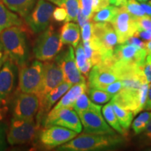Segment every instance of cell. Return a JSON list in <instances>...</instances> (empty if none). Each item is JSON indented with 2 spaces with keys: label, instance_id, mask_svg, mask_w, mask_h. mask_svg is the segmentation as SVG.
<instances>
[{
  "label": "cell",
  "instance_id": "6da1fadb",
  "mask_svg": "<svg viewBox=\"0 0 151 151\" xmlns=\"http://www.w3.org/2000/svg\"><path fill=\"white\" fill-rule=\"evenodd\" d=\"M124 136L118 134L84 133L77 135L65 144L59 146V150L91 151L112 149L124 143Z\"/></svg>",
  "mask_w": 151,
  "mask_h": 151
},
{
  "label": "cell",
  "instance_id": "7a4b0ae2",
  "mask_svg": "<svg viewBox=\"0 0 151 151\" xmlns=\"http://www.w3.org/2000/svg\"><path fill=\"white\" fill-rule=\"evenodd\" d=\"M0 42L9 59L19 66L25 64L27 48L22 26H12L4 29L0 33Z\"/></svg>",
  "mask_w": 151,
  "mask_h": 151
},
{
  "label": "cell",
  "instance_id": "3957f363",
  "mask_svg": "<svg viewBox=\"0 0 151 151\" xmlns=\"http://www.w3.org/2000/svg\"><path fill=\"white\" fill-rule=\"evenodd\" d=\"M60 34L49 26L39 36L34 48L35 58L42 62L52 60L60 53L63 46Z\"/></svg>",
  "mask_w": 151,
  "mask_h": 151
},
{
  "label": "cell",
  "instance_id": "277c9868",
  "mask_svg": "<svg viewBox=\"0 0 151 151\" xmlns=\"http://www.w3.org/2000/svg\"><path fill=\"white\" fill-rule=\"evenodd\" d=\"M148 83L139 88H122L115 94L112 101L121 108L131 111L134 116L144 109L148 92Z\"/></svg>",
  "mask_w": 151,
  "mask_h": 151
},
{
  "label": "cell",
  "instance_id": "5b68a950",
  "mask_svg": "<svg viewBox=\"0 0 151 151\" xmlns=\"http://www.w3.org/2000/svg\"><path fill=\"white\" fill-rule=\"evenodd\" d=\"M54 9L55 6L48 0H37L33 9L24 18L25 23L33 33L43 32L50 26Z\"/></svg>",
  "mask_w": 151,
  "mask_h": 151
},
{
  "label": "cell",
  "instance_id": "8992f818",
  "mask_svg": "<svg viewBox=\"0 0 151 151\" xmlns=\"http://www.w3.org/2000/svg\"><path fill=\"white\" fill-rule=\"evenodd\" d=\"M43 79V64L38 60L31 65L20 66L18 88L22 92L38 94L40 91Z\"/></svg>",
  "mask_w": 151,
  "mask_h": 151
},
{
  "label": "cell",
  "instance_id": "52a82bcc",
  "mask_svg": "<svg viewBox=\"0 0 151 151\" xmlns=\"http://www.w3.org/2000/svg\"><path fill=\"white\" fill-rule=\"evenodd\" d=\"M55 60L61 67L64 75V81L72 86L87 82L86 77L83 76L77 67L73 46H69L63 52H60Z\"/></svg>",
  "mask_w": 151,
  "mask_h": 151
},
{
  "label": "cell",
  "instance_id": "ba28073f",
  "mask_svg": "<svg viewBox=\"0 0 151 151\" xmlns=\"http://www.w3.org/2000/svg\"><path fill=\"white\" fill-rule=\"evenodd\" d=\"M37 129L35 121L30 122L14 118L7 134V141L11 145L29 143L35 139Z\"/></svg>",
  "mask_w": 151,
  "mask_h": 151
},
{
  "label": "cell",
  "instance_id": "9c48e42d",
  "mask_svg": "<svg viewBox=\"0 0 151 151\" xmlns=\"http://www.w3.org/2000/svg\"><path fill=\"white\" fill-rule=\"evenodd\" d=\"M58 125L68 128L77 133L82 131V123L76 111L72 109L64 108L59 110L50 111L45 120V127Z\"/></svg>",
  "mask_w": 151,
  "mask_h": 151
},
{
  "label": "cell",
  "instance_id": "30bf717a",
  "mask_svg": "<svg viewBox=\"0 0 151 151\" xmlns=\"http://www.w3.org/2000/svg\"><path fill=\"white\" fill-rule=\"evenodd\" d=\"M40 101L37 94L22 92L17 97L14 107V118L35 121V117L39 111Z\"/></svg>",
  "mask_w": 151,
  "mask_h": 151
},
{
  "label": "cell",
  "instance_id": "8fae6325",
  "mask_svg": "<svg viewBox=\"0 0 151 151\" xmlns=\"http://www.w3.org/2000/svg\"><path fill=\"white\" fill-rule=\"evenodd\" d=\"M111 24L116 31L120 44L125 43L137 31V18L128 12L126 6L118 7V13Z\"/></svg>",
  "mask_w": 151,
  "mask_h": 151
},
{
  "label": "cell",
  "instance_id": "7c38bea8",
  "mask_svg": "<svg viewBox=\"0 0 151 151\" xmlns=\"http://www.w3.org/2000/svg\"><path fill=\"white\" fill-rule=\"evenodd\" d=\"M62 82H64L63 72L55 60L44 62L43 64L42 85L40 91L37 94L39 101Z\"/></svg>",
  "mask_w": 151,
  "mask_h": 151
},
{
  "label": "cell",
  "instance_id": "4fadbf2b",
  "mask_svg": "<svg viewBox=\"0 0 151 151\" xmlns=\"http://www.w3.org/2000/svg\"><path fill=\"white\" fill-rule=\"evenodd\" d=\"M78 135V133L68 128L58 125L47 127L40 135L41 142L48 148L60 146Z\"/></svg>",
  "mask_w": 151,
  "mask_h": 151
},
{
  "label": "cell",
  "instance_id": "5bb4252c",
  "mask_svg": "<svg viewBox=\"0 0 151 151\" xmlns=\"http://www.w3.org/2000/svg\"><path fill=\"white\" fill-rule=\"evenodd\" d=\"M78 113L84 132L97 134H114L112 127L109 126L102 115L101 110H88L81 111Z\"/></svg>",
  "mask_w": 151,
  "mask_h": 151
},
{
  "label": "cell",
  "instance_id": "9a60e30c",
  "mask_svg": "<svg viewBox=\"0 0 151 151\" xmlns=\"http://www.w3.org/2000/svg\"><path fill=\"white\" fill-rule=\"evenodd\" d=\"M88 78V86L90 88L102 90L109 85L118 80L110 67L101 64L92 67Z\"/></svg>",
  "mask_w": 151,
  "mask_h": 151
},
{
  "label": "cell",
  "instance_id": "2e32d148",
  "mask_svg": "<svg viewBox=\"0 0 151 151\" xmlns=\"http://www.w3.org/2000/svg\"><path fill=\"white\" fill-rule=\"evenodd\" d=\"M4 62L0 70V104L6 102L14 89L15 83V67L14 62L8 60Z\"/></svg>",
  "mask_w": 151,
  "mask_h": 151
},
{
  "label": "cell",
  "instance_id": "e0dca14e",
  "mask_svg": "<svg viewBox=\"0 0 151 151\" xmlns=\"http://www.w3.org/2000/svg\"><path fill=\"white\" fill-rule=\"evenodd\" d=\"M88 87L87 82L80 83L72 86L68 91L64 94L60 101L52 109L51 111H55L64 108L73 109L76 100L80 97L82 94L88 92Z\"/></svg>",
  "mask_w": 151,
  "mask_h": 151
},
{
  "label": "cell",
  "instance_id": "ac0fdd59",
  "mask_svg": "<svg viewBox=\"0 0 151 151\" xmlns=\"http://www.w3.org/2000/svg\"><path fill=\"white\" fill-rule=\"evenodd\" d=\"M72 85L69 83L64 81L59 86L55 88L40 100V106L39 110L43 112H47L51 109L58 100H59L62 96L67 92L68 90L70 89Z\"/></svg>",
  "mask_w": 151,
  "mask_h": 151
},
{
  "label": "cell",
  "instance_id": "d6986e66",
  "mask_svg": "<svg viewBox=\"0 0 151 151\" xmlns=\"http://www.w3.org/2000/svg\"><path fill=\"white\" fill-rule=\"evenodd\" d=\"M60 35L64 45H69L76 48L81 39L80 26L75 22H66L61 28Z\"/></svg>",
  "mask_w": 151,
  "mask_h": 151
},
{
  "label": "cell",
  "instance_id": "ffe728a7",
  "mask_svg": "<svg viewBox=\"0 0 151 151\" xmlns=\"http://www.w3.org/2000/svg\"><path fill=\"white\" fill-rule=\"evenodd\" d=\"M22 20L0 0V33L4 29L12 26H22Z\"/></svg>",
  "mask_w": 151,
  "mask_h": 151
},
{
  "label": "cell",
  "instance_id": "44dd1931",
  "mask_svg": "<svg viewBox=\"0 0 151 151\" xmlns=\"http://www.w3.org/2000/svg\"><path fill=\"white\" fill-rule=\"evenodd\" d=\"M7 8L24 18L35 6L37 0H1Z\"/></svg>",
  "mask_w": 151,
  "mask_h": 151
},
{
  "label": "cell",
  "instance_id": "7402d4cb",
  "mask_svg": "<svg viewBox=\"0 0 151 151\" xmlns=\"http://www.w3.org/2000/svg\"><path fill=\"white\" fill-rule=\"evenodd\" d=\"M102 113L108 124L113 129L116 130L119 134H121L122 136H125L127 134V130L123 129V127L119 123L118 118H117L116 113H115L114 109H113L112 101H111L110 102L103 107Z\"/></svg>",
  "mask_w": 151,
  "mask_h": 151
},
{
  "label": "cell",
  "instance_id": "603a6c76",
  "mask_svg": "<svg viewBox=\"0 0 151 151\" xmlns=\"http://www.w3.org/2000/svg\"><path fill=\"white\" fill-rule=\"evenodd\" d=\"M58 6L65 9L67 18L65 22H77L79 10V0H48Z\"/></svg>",
  "mask_w": 151,
  "mask_h": 151
},
{
  "label": "cell",
  "instance_id": "cb8c5ba5",
  "mask_svg": "<svg viewBox=\"0 0 151 151\" xmlns=\"http://www.w3.org/2000/svg\"><path fill=\"white\" fill-rule=\"evenodd\" d=\"M118 11L116 6L108 5L95 12L92 18V21L95 22H111L114 20Z\"/></svg>",
  "mask_w": 151,
  "mask_h": 151
},
{
  "label": "cell",
  "instance_id": "d4e9b609",
  "mask_svg": "<svg viewBox=\"0 0 151 151\" xmlns=\"http://www.w3.org/2000/svg\"><path fill=\"white\" fill-rule=\"evenodd\" d=\"M111 101H112L113 109H114L117 118H118L119 123L125 130L129 129L130 124L133 120V113L131 111L120 107L116 103L113 102L112 99H111Z\"/></svg>",
  "mask_w": 151,
  "mask_h": 151
},
{
  "label": "cell",
  "instance_id": "484cf974",
  "mask_svg": "<svg viewBox=\"0 0 151 151\" xmlns=\"http://www.w3.org/2000/svg\"><path fill=\"white\" fill-rule=\"evenodd\" d=\"M73 109L76 111V113H78L81 111L88 110H101V106L92 102L86 92L81 94L80 97L76 100L73 104Z\"/></svg>",
  "mask_w": 151,
  "mask_h": 151
},
{
  "label": "cell",
  "instance_id": "4316f807",
  "mask_svg": "<svg viewBox=\"0 0 151 151\" xmlns=\"http://www.w3.org/2000/svg\"><path fill=\"white\" fill-rule=\"evenodd\" d=\"M99 0H79V8L85 16L92 20L94 14L99 10Z\"/></svg>",
  "mask_w": 151,
  "mask_h": 151
},
{
  "label": "cell",
  "instance_id": "83f0119b",
  "mask_svg": "<svg viewBox=\"0 0 151 151\" xmlns=\"http://www.w3.org/2000/svg\"><path fill=\"white\" fill-rule=\"evenodd\" d=\"M88 94L92 102L99 104H103L108 102L109 101L112 99L114 96L105 90L95 89V88H90V90H88Z\"/></svg>",
  "mask_w": 151,
  "mask_h": 151
},
{
  "label": "cell",
  "instance_id": "f1b7e54d",
  "mask_svg": "<svg viewBox=\"0 0 151 151\" xmlns=\"http://www.w3.org/2000/svg\"><path fill=\"white\" fill-rule=\"evenodd\" d=\"M151 119V112H144L139 115L132 123V129L136 134H139L146 129Z\"/></svg>",
  "mask_w": 151,
  "mask_h": 151
},
{
  "label": "cell",
  "instance_id": "f546056e",
  "mask_svg": "<svg viewBox=\"0 0 151 151\" xmlns=\"http://www.w3.org/2000/svg\"><path fill=\"white\" fill-rule=\"evenodd\" d=\"M126 9L128 12L136 18L146 16L142 6L140 4L138 3L137 0H128L127 5H126Z\"/></svg>",
  "mask_w": 151,
  "mask_h": 151
},
{
  "label": "cell",
  "instance_id": "4dcf8cb0",
  "mask_svg": "<svg viewBox=\"0 0 151 151\" xmlns=\"http://www.w3.org/2000/svg\"><path fill=\"white\" fill-rule=\"evenodd\" d=\"M76 48V62L77 67L80 70L87 63L88 59L86 57L82 43H78V45Z\"/></svg>",
  "mask_w": 151,
  "mask_h": 151
},
{
  "label": "cell",
  "instance_id": "1f68e13d",
  "mask_svg": "<svg viewBox=\"0 0 151 151\" xmlns=\"http://www.w3.org/2000/svg\"><path fill=\"white\" fill-rule=\"evenodd\" d=\"M137 31H151V17L146 16L137 18Z\"/></svg>",
  "mask_w": 151,
  "mask_h": 151
},
{
  "label": "cell",
  "instance_id": "d6a6232c",
  "mask_svg": "<svg viewBox=\"0 0 151 151\" xmlns=\"http://www.w3.org/2000/svg\"><path fill=\"white\" fill-rule=\"evenodd\" d=\"M81 37H82L83 43L90 41L92 38V21L86 22V24L81 27Z\"/></svg>",
  "mask_w": 151,
  "mask_h": 151
},
{
  "label": "cell",
  "instance_id": "836d02e7",
  "mask_svg": "<svg viewBox=\"0 0 151 151\" xmlns=\"http://www.w3.org/2000/svg\"><path fill=\"white\" fill-rule=\"evenodd\" d=\"M67 18V12L62 7H56L52 13V18L57 22L66 21Z\"/></svg>",
  "mask_w": 151,
  "mask_h": 151
},
{
  "label": "cell",
  "instance_id": "e575fe53",
  "mask_svg": "<svg viewBox=\"0 0 151 151\" xmlns=\"http://www.w3.org/2000/svg\"><path fill=\"white\" fill-rule=\"evenodd\" d=\"M122 88H123L122 81L121 80H118L112 83H111L110 85H109L108 86L106 87L104 90L115 95L118 92H120Z\"/></svg>",
  "mask_w": 151,
  "mask_h": 151
},
{
  "label": "cell",
  "instance_id": "d590c367",
  "mask_svg": "<svg viewBox=\"0 0 151 151\" xmlns=\"http://www.w3.org/2000/svg\"><path fill=\"white\" fill-rule=\"evenodd\" d=\"M141 139L145 144H151V119L147 124L146 129L142 132Z\"/></svg>",
  "mask_w": 151,
  "mask_h": 151
},
{
  "label": "cell",
  "instance_id": "8d00e7d4",
  "mask_svg": "<svg viewBox=\"0 0 151 151\" xmlns=\"http://www.w3.org/2000/svg\"><path fill=\"white\" fill-rule=\"evenodd\" d=\"M143 72L148 83H151V55H148L146 57V62H145L144 67H143Z\"/></svg>",
  "mask_w": 151,
  "mask_h": 151
},
{
  "label": "cell",
  "instance_id": "74e56055",
  "mask_svg": "<svg viewBox=\"0 0 151 151\" xmlns=\"http://www.w3.org/2000/svg\"><path fill=\"white\" fill-rule=\"evenodd\" d=\"M126 43H129V44H132L134 46L138 47L140 48H145L146 46V42L144 41L141 40L139 37H136V36H132L126 41Z\"/></svg>",
  "mask_w": 151,
  "mask_h": 151
},
{
  "label": "cell",
  "instance_id": "f35d334b",
  "mask_svg": "<svg viewBox=\"0 0 151 151\" xmlns=\"http://www.w3.org/2000/svg\"><path fill=\"white\" fill-rule=\"evenodd\" d=\"M90 20H90L89 18H88L87 17L85 16L84 15L82 14L80 8H79V10L78 12V16H77V22H78L80 27H82L83 26L84 24L86 23V22H89V21H90Z\"/></svg>",
  "mask_w": 151,
  "mask_h": 151
},
{
  "label": "cell",
  "instance_id": "ab89813d",
  "mask_svg": "<svg viewBox=\"0 0 151 151\" xmlns=\"http://www.w3.org/2000/svg\"><path fill=\"white\" fill-rule=\"evenodd\" d=\"M143 110L151 111V83L150 85L148 87V96H147V100L146 105H145L144 109Z\"/></svg>",
  "mask_w": 151,
  "mask_h": 151
},
{
  "label": "cell",
  "instance_id": "60d3db41",
  "mask_svg": "<svg viewBox=\"0 0 151 151\" xmlns=\"http://www.w3.org/2000/svg\"><path fill=\"white\" fill-rule=\"evenodd\" d=\"M128 0H109V3L117 7L125 6Z\"/></svg>",
  "mask_w": 151,
  "mask_h": 151
},
{
  "label": "cell",
  "instance_id": "b9f144b4",
  "mask_svg": "<svg viewBox=\"0 0 151 151\" xmlns=\"http://www.w3.org/2000/svg\"><path fill=\"white\" fill-rule=\"evenodd\" d=\"M141 5L143 9V10H144L146 15L151 17V5L149 4L148 3L146 4L145 2H142Z\"/></svg>",
  "mask_w": 151,
  "mask_h": 151
},
{
  "label": "cell",
  "instance_id": "7bdbcfd3",
  "mask_svg": "<svg viewBox=\"0 0 151 151\" xmlns=\"http://www.w3.org/2000/svg\"><path fill=\"white\" fill-rule=\"evenodd\" d=\"M100 1V6H99V9H101V8H104V7L110 4L109 3V0H99Z\"/></svg>",
  "mask_w": 151,
  "mask_h": 151
},
{
  "label": "cell",
  "instance_id": "ee69618b",
  "mask_svg": "<svg viewBox=\"0 0 151 151\" xmlns=\"http://www.w3.org/2000/svg\"><path fill=\"white\" fill-rule=\"evenodd\" d=\"M148 55H151V40H150L148 42H146V46H145Z\"/></svg>",
  "mask_w": 151,
  "mask_h": 151
},
{
  "label": "cell",
  "instance_id": "f6af8a7d",
  "mask_svg": "<svg viewBox=\"0 0 151 151\" xmlns=\"http://www.w3.org/2000/svg\"><path fill=\"white\" fill-rule=\"evenodd\" d=\"M7 58H8V56L6 55H4V56L2 57V58H0V70H1V67H2L4 62L6 61V60L7 59Z\"/></svg>",
  "mask_w": 151,
  "mask_h": 151
},
{
  "label": "cell",
  "instance_id": "bcb514c9",
  "mask_svg": "<svg viewBox=\"0 0 151 151\" xmlns=\"http://www.w3.org/2000/svg\"><path fill=\"white\" fill-rule=\"evenodd\" d=\"M2 140H3L2 132H1V130L0 129V146H1V144H2Z\"/></svg>",
  "mask_w": 151,
  "mask_h": 151
},
{
  "label": "cell",
  "instance_id": "7dc6e473",
  "mask_svg": "<svg viewBox=\"0 0 151 151\" xmlns=\"http://www.w3.org/2000/svg\"><path fill=\"white\" fill-rule=\"evenodd\" d=\"M2 50H3V46L2 45H1V42H0V58H2Z\"/></svg>",
  "mask_w": 151,
  "mask_h": 151
},
{
  "label": "cell",
  "instance_id": "c3c4849f",
  "mask_svg": "<svg viewBox=\"0 0 151 151\" xmlns=\"http://www.w3.org/2000/svg\"><path fill=\"white\" fill-rule=\"evenodd\" d=\"M138 1H141V2H146V1H148V0H138Z\"/></svg>",
  "mask_w": 151,
  "mask_h": 151
},
{
  "label": "cell",
  "instance_id": "681fc988",
  "mask_svg": "<svg viewBox=\"0 0 151 151\" xmlns=\"http://www.w3.org/2000/svg\"><path fill=\"white\" fill-rule=\"evenodd\" d=\"M148 4H150V5H151V0H150V1H148Z\"/></svg>",
  "mask_w": 151,
  "mask_h": 151
},
{
  "label": "cell",
  "instance_id": "f907efd6",
  "mask_svg": "<svg viewBox=\"0 0 151 151\" xmlns=\"http://www.w3.org/2000/svg\"><path fill=\"white\" fill-rule=\"evenodd\" d=\"M2 118V116H1V113H0V120H1V119Z\"/></svg>",
  "mask_w": 151,
  "mask_h": 151
}]
</instances>
